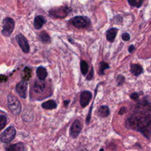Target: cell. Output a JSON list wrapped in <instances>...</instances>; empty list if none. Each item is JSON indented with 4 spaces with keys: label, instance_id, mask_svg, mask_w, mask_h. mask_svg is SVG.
Returning <instances> with one entry per match:
<instances>
[{
    "label": "cell",
    "instance_id": "1",
    "mask_svg": "<svg viewBox=\"0 0 151 151\" xmlns=\"http://www.w3.org/2000/svg\"><path fill=\"white\" fill-rule=\"evenodd\" d=\"M126 128L142 133L149 139L151 135V103L146 100L136 104L125 122Z\"/></svg>",
    "mask_w": 151,
    "mask_h": 151
},
{
    "label": "cell",
    "instance_id": "2",
    "mask_svg": "<svg viewBox=\"0 0 151 151\" xmlns=\"http://www.w3.org/2000/svg\"><path fill=\"white\" fill-rule=\"evenodd\" d=\"M7 104L12 113L17 115L20 113L22 106L18 99L12 94H9L7 97Z\"/></svg>",
    "mask_w": 151,
    "mask_h": 151
},
{
    "label": "cell",
    "instance_id": "3",
    "mask_svg": "<svg viewBox=\"0 0 151 151\" xmlns=\"http://www.w3.org/2000/svg\"><path fill=\"white\" fill-rule=\"evenodd\" d=\"M15 22L10 17H6L2 21V34L5 37H9L14 31Z\"/></svg>",
    "mask_w": 151,
    "mask_h": 151
},
{
    "label": "cell",
    "instance_id": "4",
    "mask_svg": "<svg viewBox=\"0 0 151 151\" xmlns=\"http://www.w3.org/2000/svg\"><path fill=\"white\" fill-rule=\"evenodd\" d=\"M90 19L84 16H76L71 20L73 25L78 29L87 27L90 24Z\"/></svg>",
    "mask_w": 151,
    "mask_h": 151
},
{
    "label": "cell",
    "instance_id": "5",
    "mask_svg": "<svg viewBox=\"0 0 151 151\" xmlns=\"http://www.w3.org/2000/svg\"><path fill=\"white\" fill-rule=\"evenodd\" d=\"M16 134V130L14 126H9L0 134V141L9 143L12 141Z\"/></svg>",
    "mask_w": 151,
    "mask_h": 151
},
{
    "label": "cell",
    "instance_id": "6",
    "mask_svg": "<svg viewBox=\"0 0 151 151\" xmlns=\"http://www.w3.org/2000/svg\"><path fill=\"white\" fill-rule=\"evenodd\" d=\"M15 38L18 44L22 51L25 53H28L29 51V45L26 38L22 34H18L17 35Z\"/></svg>",
    "mask_w": 151,
    "mask_h": 151
},
{
    "label": "cell",
    "instance_id": "7",
    "mask_svg": "<svg viewBox=\"0 0 151 151\" xmlns=\"http://www.w3.org/2000/svg\"><path fill=\"white\" fill-rule=\"evenodd\" d=\"M82 130L81 123L78 120H76L71 124L70 129V135L73 138H76Z\"/></svg>",
    "mask_w": 151,
    "mask_h": 151
},
{
    "label": "cell",
    "instance_id": "8",
    "mask_svg": "<svg viewBox=\"0 0 151 151\" xmlns=\"http://www.w3.org/2000/svg\"><path fill=\"white\" fill-rule=\"evenodd\" d=\"M28 87V83L25 80H22L19 82L15 86V90L18 95L23 98L27 97V90Z\"/></svg>",
    "mask_w": 151,
    "mask_h": 151
},
{
    "label": "cell",
    "instance_id": "9",
    "mask_svg": "<svg viewBox=\"0 0 151 151\" xmlns=\"http://www.w3.org/2000/svg\"><path fill=\"white\" fill-rule=\"evenodd\" d=\"M91 97H92V94L90 91L87 90H84L82 91L80 96V106L83 108L86 107L88 104Z\"/></svg>",
    "mask_w": 151,
    "mask_h": 151
},
{
    "label": "cell",
    "instance_id": "10",
    "mask_svg": "<svg viewBox=\"0 0 151 151\" xmlns=\"http://www.w3.org/2000/svg\"><path fill=\"white\" fill-rule=\"evenodd\" d=\"M68 12V9L65 7L54 8L50 11V14L57 18H64Z\"/></svg>",
    "mask_w": 151,
    "mask_h": 151
},
{
    "label": "cell",
    "instance_id": "11",
    "mask_svg": "<svg viewBox=\"0 0 151 151\" xmlns=\"http://www.w3.org/2000/svg\"><path fill=\"white\" fill-rule=\"evenodd\" d=\"M45 88V84L42 80H35L34 84V91L37 94H41L44 92Z\"/></svg>",
    "mask_w": 151,
    "mask_h": 151
},
{
    "label": "cell",
    "instance_id": "12",
    "mask_svg": "<svg viewBox=\"0 0 151 151\" xmlns=\"http://www.w3.org/2000/svg\"><path fill=\"white\" fill-rule=\"evenodd\" d=\"M46 22V19L42 15H37L34 21V27L36 29H40Z\"/></svg>",
    "mask_w": 151,
    "mask_h": 151
},
{
    "label": "cell",
    "instance_id": "13",
    "mask_svg": "<svg viewBox=\"0 0 151 151\" xmlns=\"http://www.w3.org/2000/svg\"><path fill=\"white\" fill-rule=\"evenodd\" d=\"M118 29L116 28H111L106 32V38L108 41L113 42L117 35Z\"/></svg>",
    "mask_w": 151,
    "mask_h": 151
},
{
    "label": "cell",
    "instance_id": "14",
    "mask_svg": "<svg viewBox=\"0 0 151 151\" xmlns=\"http://www.w3.org/2000/svg\"><path fill=\"white\" fill-rule=\"evenodd\" d=\"M37 76L39 80L44 81L47 77L48 73L45 67L42 66H39L36 70Z\"/></svg>",
    "mask_w": 151,
    "mask_h": 151
},
{
    "label": "cell",
    "instance_id": "15",
    "mask_svg": "<svg viewBox=\"0 0 151 151\" xmlns=\"http://www.w3.org/2000/svg\"><path fill=\"white\" fill-rule=\"evenodd\" d=\"M41 107L46 110H52L57 107V103L54 100H49L42 103Z\"/></svg>",
    "mask_w": 151,
    "mask_h": 151
},
{
    "label": "cell",
    "instance_id": "16",
    "mask_svg": "<svg viewBox=\"0 0 151 151\" xmlns=\"http://www.w3.org/2000/svg\"><path fill=\"white\" fill-rule=\"evenodd\" d=\"M130 72L135 76H138L143 72L142 67L137 64H133L130 66Z\"/></svg>",
    "mask_w": 151,
    "mask_h": 151
},
{
    "label": "cell",
    "instance_id": "17",
    "mask_svg": "<svg viewBox=\"0 0 151 151\" xmlns=\"http://www.w3.org/2000/svg\"><path fill=\"white\" fill-rule=\"evenodd\" d=\"M97 114L99 116L101 117H106L110 114V110L107 106H101L98 111Z\"/></svg>",
    "mask_w": 151,
    "mask_h": 151
},
{
    "label": "cell",
    "instance_id": "18",
    "mask_svg": "<svg viewBox=\"0 0 151 151\" xmlns=\"http://www.w3.org/2000/svg\"><path fill=\"white\" fill-rule=\"evenodd\" d=\"M39 40L45 44H49L51 42V38L50 35L45 31H41L38 34Z\"/></svg>",
    "mask_w": 151,
    "mask_h": 151
},
{
    "label": "cell",
    "instance_id": "19",
    "mask_svg": "<svg viewBox=\"0 0 151 151\" xmlns=\"http://www.w3.org/2000/svg\"><path fill=\"white\" fill-rule=\"evenodd\" d=\"M24 144L21 142L10 145L6 150L8 151H23L24 150Z\"/></svg>",
    "mask_w": 151,
    "mask_h": 151
},
{
    "label": "cell",
    "instance_id": "20",
    "mask_svg": "<svg viewBox=\"0 0 151 151\" xmlns=\"http://www.w3.org/2000/svg\"><path fill=\"white\" fill-rule=\"evenodd\" d=\"M31 77V70L29 67H26L23 70V74L22 76V79L24 80L28 81L29 80Z\"/></svg>",
    "mask_w": 151,
    "mask_h": 151
},
{
    "label": "cell",
    "instance_id": "21",
    "mask_svg": "<svg viewBox=\"0 0 151 151\" xmlns=\"http://www.w3.org/2000/svg\"><path fill=\"white\" fill-rule=\"evenodd\" d=\"M80 70L82 74L86 76L88 70V66L87 63L84 60H81L80 62Z\"/></svg>",
    "mask_w": 151,
    "mask_h": 151
},
{
    "label": "cell",
    "instance_id": "22",
    "mask_svg": "<svg viewBox=\"0 0 151 151\" xmlns=\"http://www.w3.org/2000/svg\"><path fill=\"white\" fill-rule=\"evenodd\" d=\"M108 68H109V64L104 61H101L100 63V66L99 69V74L100 75H104V70Z\"/></svg>",
    "mask_w": 151,
    "mask_h": 151
},
{
    "label": "cell",
    "instance_id": "23",
    "mask_svg": "<svg viewBox=\"0 0 151 151\" xmlns=\"http://www.w3.org/2000/svg\"><path fill=\"white\" fill-rule=\"evenodd\" d=\"M129 4L132 6H136L137 8L140 7L144 0H127Z\"/></svg>",
    "mask_w": 151,
    "mask_h": 151
},
{
    "label": "cell",
    "instance_id": "24",
    "mask_svg": "<svg viewBox=\"0 0 151 151\" xmlns=\"http://www.w3.org/2000/svg\"><path fill=\"white\" fill-rule=\"evenodd\" d=\"M7 122V119L6 117L4 115H0V130H2L4 129Z\"/></svg>",
    "mask_w": 151,
    "mask_h": 151
},
{
    "label": "cell",
    "instance_id": "25",
    "mask_svg": "<svg viewBox=\"0 0 151 151\" xmlns=\"http://www.w3.org/2000/svg\"><path fill=\"white\" fill-rule=\"evenodd\" d=\"M124 80H125V78L123 76L120 75V74L118 75L116 78V82L117 83V85L118 86L122 85L124 81Z\"/></svg>",
    "mask_w": 151,
    "mask_h": 151
},
{
    "label": "cell",
    "instance_id": "26",
    "mask_svg": "<svg viewBox=\"0 0 151 151\" xmlns=\"http://www.w3.org/2000/svg\"><path fill=\"white\" fill-rule=\"evenodd\" d=\"M130 36L129 34H128L127 32H124L122 35V38L124 41H129L130 40Z\"/></svg>",
    "mask_w": 151,
    "mask_h": 151
},
{
    "label": "cell",
    "instance_id": "27",
    "mask_svg": "<svg viewBox=\"0 0 151 151\" xmlns=\"http://www.w3.org/2000/svg\"><path fill=\"white\" fill-rule=\"evenodd\" d=\"M93 76H94V70H93V68L91 67V70H90V73H89L88 75L87 76L86 79H87V80H91L92 79Z\"/></svg>",
    "mask_w": 151,
    "mask_h": 151
},
{
    "label": "cell",
    "instance_id": "28",
    "mask_svg": "<svg viewBox=\"0 0 151 151\" xmlns=\"http://www.w3.org/2000/svg\"><path fill=\"white\" fill-rule=\"evenodd\" d=\"M139 95L137 93H133L132 94H131L130 95V98L133 100H137L139 99Z\"/></svg>",
    "mask_w": 151,
    "mask_h": 151
},
{
    "label": "cell",
    "instance_id": "29",
    "mask_svg": "<svg viewBox=\"0 0 151 151\" xmlns=\"http://www.w3.org/2000/svg\"><path fill=\"white\" fill-rule=\"evenodd\" d=\"M134 50H135V47H134V46L133 45H130L129 46V48H128V51H129V52L130 53L133 52Z\"/></svg>",
    "mask_w": 151,
    "mask_h": 151
},
{
    "label": "cell",
    "instance_id": "30",
    "mask_svg": "<svg viewBox=\"0 0 151 151\" xmlns=\"http://www.w3.org/2000/svg\"><path fill=\"white\" fill-rule=\"evenodd\" d=\"M126 111V107H122V108L120 109L119 112V114L121 115V114H124Z\"/></svg>",
    "mask_w": 151,
    "mask_h": 151
},
{
    "label": "cell",
    "instance_id": "31",
    "mask_svg": "<svg viewBox=\"0 0 151 151\" xmlns=\"http://www.w3.org/2000/svg\"><path fill=\"white\" fill-rule=\"evenodd\" d=\"M69 101H70L69 100H64V104L65 106H67V104H68Z\"/></svg>",
    "mask_w": 151,
    "mask_h": 151
}]
</instances>
